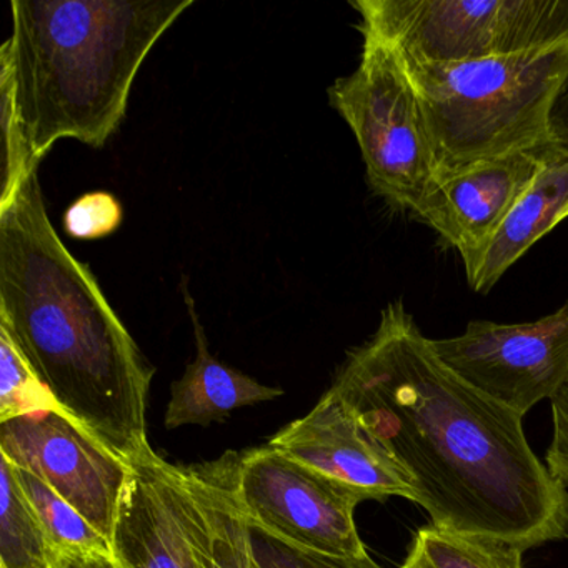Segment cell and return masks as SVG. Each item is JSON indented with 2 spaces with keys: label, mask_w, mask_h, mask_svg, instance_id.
Listing matches in <instances>:
<instances>
[{
  "label": "cell",
  "mask_w": 568,
  "mask_h": 568,
  "mask_svg": "<svg viewBox=\"0 0 568 568\" xmlns=\"http://www.w3.org/2000/svg\"><path fill=\"white\" fill-rule=\"evenodd\" d=\"M235 485L247 520L287 544L331 557L368 555L354 518L372 500L367 491L271 445L239 454Z\"/></svg>",
  "instance_id": "7"
},
{
  "label": "cell",
  "mask_w": 568,
  "mask_h": 568,
  "mask_svg": "<svg viewBox=\"0 0 568 568\" xmlns=\"http://www.w3.org/2000/svg\"><path fill=\"white\" fill-rule=\"evenodd\" d=\"M328 392L400 465L434 527L525 550L568 540V488L531 450L524 415L452 371L404 302L382 311Z\"/></svg>",
  "instance_id": "1"
},
{
  "label": "cell",
  "mask_w": 568,
  "mask_h": 568,
  "mask_svg": "<svg viewBox=\"0 0 568 568\" xmlns=\"http://www.w3.org/2000/svg\"><path fill=\"white\" fill-rule=\"evenodd\" d=\"M49 568H122L108 551H54Z\"/></svg>",
  "instance_id": "22"
},
{
  "label": "cell",
  "mask_w": 568,
  "mask_h": 568,
  "mask_svg": "<svg viewBox=\"0 0 568 568\" xmlns=\"http://www.w3.org/2000/svg\"><path fill=\"white\" fill-rule=\"evenodd\" d=\"M112 554L122 568H215L212 531L187 468L161 455L131 464Z\"/></svg>",
  "instance_id": "10"
},
{
  "label": "cell",
  "mask_w": 568,
  "mask_h": 568,
  "mask_svg": "<svg viewBox=\"0 0 568 568\" xmlns=\"http://www.w3.org/2000/svg\"><path fill=\"white\" fill-rule=\"evenodd\" d=\"M560 148L550 142L442 175L414 214L465 261L497 234L518 199Z\"/></svg>",
  "instance_id": "11"
},
{
  "label": "cell",
  "mask_w": 568,
  "mask_h": 568,
  "mask_svg": "<svg viewBox=\"0 0 568 568\" xmlns=\"http://www.w3.org/2000/svg\"><path fill=\"white\" fill-rule=\"evenodd\" d=\"M551 129H554L555 142L568 151V81L565 82L557 104H555Z\"/></svg>",
  "instance_id": "23"
},
{
  "label": "cell",
  "mask_w": 568,
  "mask_h": 568,
  "mask_svg": "<svg viewBox=\"0 0 568 568\" xmlns=\"http://www.w3.org/2000/svg\"><path fill=\"white\" fill-rule=\"evenodd\" d=\"M268 445L322 474L367 491L372 500H415L410 478L400 465L357 415L328 390L305 417L278 430Z\"/></svg>",
  "instance_id": "12"
},
{
  "label": "cell",
  "mask_w": 568,
  "mask_h": 568,
  "mask_svg": "<svg viewBox=\"0 0 568 568\" xmlns=\"http://www.w3.org/2000/svg\"><path fill=\"white\" fill-rule=\"evenodd\" d=\"M432 347L468 384L525 417L568 381V302L524 324L470 321Z\"/></svg>",
  "instance_id": "9"
},
{
  "label": "cell",
  "mask_w": 568,
  "mask_h": 568,
  "mask_svg": "<svg viewBox=\"0 0 568 568\" xmlns=\"http://www.w3.org/2000/svg\"><path fill=\"white\" fill-rule=\"evenodd\" d=\"M182 295L194 327L197 355L184 375L172 384L165 427L172 430L184 425H211L224 420L237 408L282 397V388L258 384L248 375L221 364L209 352L207 337L189 292L187 278L182 281Z\"/></svg>",
  "instance_id": "14"
},
{
  "label": "cell",
  "mask_w": 568,
  "mask_h": 568,
  "mask_svg": "<svg viewBox=\"0 0 568 568\" xmlns=\"http://www.w3.org/2000/svg\"><path fill=\"white\" fill-rule=\"evenodd\" d=\"M525 548L427 525L415 531L400 568H524Z\"/></svg>",
  "instance_id": "15"
},
{
  "label": "cell",
  "mask_w": 568,
  "mask_h": 568,
  "mask_svg": "<svg viewBox=\"0 0 568 568\" xmlns=\"http://www.w3.org/2000/svg\"><path fill=\"white\" fill-rule=\"evenodd\" d=\"M550 410L551 440L545 465L568 488V381L550 398Z\"/></svg>",
  "instance_id": "21"
},
{
  "label": "cell",
  "mask_w": 568,
  "mask_h": 568,
  "mask_svg": "<svg viewBox=\"0 0 568 568\" xmlns=\"http://www.w3.org/2000/svg\"><path fill=\"white\" fill-rule=\"evenodd\" d=\"M49 408L59 407L11 335L0 327V422Z\"/></svg>",
  "instance_id": "18"
},
{
  "label": "cell",
  "mask_w": 568,
  "mask_h": 568,
  "mask_svg": "<svg viewBox=\"0 0 568 568\" xmlns=\"http://www.w3.org/2000/svg\"><path fill=\"white\" fill-rule=\"evenodd\" d=\"M0 455L45 481L112 544L132 467L74 418L49 408L0 422Z\"/></svg>",
  "instance_id": "8"
},
{
  "label": "cell",
  "mask_w": 568,
  "mask_h": 568,
  "mask_svg": "<svg viewBox=\"0 0 568 568\" xmlns=\"http://www.w3.org/2000/svg\"><path fill=\"white\" fill-rule=\"evenodd\" d=\"M400 61L420 101L437 179L555 142L551 119L568 81V41L481 61Z\"/></svg>",
  "instance_id": "4"
},
{
  "label": "cell",
  "mask_w": 568,
  "mask_h": 568,
  "mask_svg": "<svg viewBox=\"0 0 568 568\" xmlns=\"http://www.w3.org/2000/svg\"><path fill=\"white\" fill-rule=\"evenodd\" d=\"M565 219H568V151L560 148L518 199L490 242L462 261L471 291L488 294L508 268Z\"/></svg>",
  "instance_id": "13"
},
{
  "label": "cell",
  "mask_w": 568,
  "mask_h": 568,
  "mask_svg": "<svg viewBox=\"0 0 568 568\" xmlns=\"http://www.w3.org/2000/svg\"><path fill=\"white\" fill-rule=\"evenodd\" d=\"M194 0H12L0 48L8 202L62 139L104 148L149 52Z\"/></svg>",
  "instance_id": "3"
},
{
  "label": "cell",
  "mask_w": 568,
  "mask_h": 568,
  "mask_svg": "<svg viewBox=\"0 0 568 568\" xmlns=\"http://www.w3.org/2000/svg\"><path fill=\"white\" fill-rule=\"evenodd\" d=\"M362 36L361 64L328 88V101L357 139L372 191L414 214L437 179L424 112L397 51Z\"/></svg>",
  "instance_id": "6"
},
{
  "label": "cell",
  "mask_w": 568,
  "mask_h": 568,
  "mask_svg": "<svg viewBox=\"0 0 568 568\" xmlns=\"http://www.w3.org/2000/svg\"><path fill=\"white\" fill-rule=\"evenodd\" d=\"M358 31L404 61L507 58L568 41V0H352Z\"/></svg>",
  "instance_id": "5"
},
{
  "label": "cell",
  "mask_w": 568,
  "mask_h": 568,
  "mask_svg": "<svg viewBox=\"0 0 568 568\" xmlns=\"http://www.w3.org/2000/svg\"><path fill=\"white\" fill-rule=\"evenodd\" d=\"M38 171L0 204V327L58 407L134 464L154 452L148 398L155 368L52 227Z\"/></svg>",
  "instance_id": "2"
},
{
  "label": "cell",
  "mask_w": 568,
  "mask_h": 568,
  "mask_svg": "<svg viewBox=\"0 0 568 568\" xmlns=\"http://www.w3.org/2000/svg\"><path fill=\"white\" fill-rule=\"evenodd\" d=\"M14 467L16 477L38 514L54 551H108L112 544L95 530L71 504L45 481L24 468Z\"/></svg>",
  "instance_id": "17"
},
{
  "label": "cell",
  "mask_w": 568,
  "mask_h": 568,
  "mask_svg": "<svg viewBox=\"0 0 568 568\" xmlns=\"http://www.w3.org/2000/svg\"><path fill=\"white\" fill-rule=\"evenodd\" d=\"M247 524L252 551L258 568H382L368 555L331 557V555L317 554V551L287 544L252 521L247 520Z\"/></svg>",
  "instance_id": "19"
},
{
  "label": "cell",
  "mask_w": 568,
  "mask_h": 568,
  "mask_svg": "<svg viewBox=\"0 0 568 568\" xmlns=\"http://www.w3.org/2000/svg\"><path fill=\"white\" fill-rule=\"evenodd\" d=\"M0 568H49L54 548L26 497L14 467L0 455Z\"/></svg>",
  "instance_id": "16"
},
{
  "label": "cell",
  "mask_w": 568,
  "mask_h": 568,
  "mask_svg": "<svg viewBox=\"0 0 568 568\" xmlns=\"http://www.w3.org/2000/svg\"><path fill=\"white\" fill-rule=\"evenodd\" d=\"M122 205L109 192H92L79 197L64 214L65 232L72 239L95 241L108 237L121 227Z\"/></svg>",
  "instance_id": "20"
}]
</instances>
